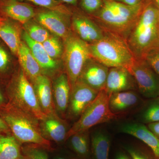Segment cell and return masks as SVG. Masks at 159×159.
<instances>
[{"label": "cell", "mask_w": 159, "mask_h": 159, "mask_svg": "<svg viewBox=\"0 0 159 159\" xmlns=\"http://www.w3.org/2000/svg\"><path fill=\"white\" fill-rule=\"evenodd\" d=\"M143 5L129 6L115 0H103L101 9L94 17L104 31L125 40L133 30L143 10Z\"/></svg>", "instance_id": "6da1fadb"}, {"label": "cell", "mask_w": 159, "mask_h": 159, "mask_svg": "<svg viewBox=\"0 0 159 159\" xmlns=\"http://www.w3.org/2000/svg\"><path fill=\"white\" fill-rule=\"evenodd\" d=\"M137 60L159 48V10L149 4L144 7L135 25L126 40Z\"/></svg>", "instance_id": "7a4b0ae2"}, {"label": "cell", "mask_w": 159, "mask_h": 159, "mask_svg": "<svg viewBox=\"0 0 159 159\" xmlns=\"http://www.w3.org/2000/svg\"><path fill=\"white\" fill-rule=\"evenodd\" d=\"M104 31L101 39L89 45L91 57L109 68L128 69L136 58L126 40L108 31Z\"/></svg>", "instance_id": "3957f363"}, {"label": "cell", "mask_w": 159, "mask_h": 159, "mask_svg": "<svg viewBox=\"0 0 159 159\" xmlns=\"http://www.w3.org/2000/svg\"><path fill=\"white\" fill-rule=\"evenodd\" d=\"M10 110L3 114L2 119L16 140L52 150L50 141L43 137L39 120L15 107Z\"/></svg>", "instance_id": "277c9868"}, {"label": "cell", "mask_w": 159, "mask_h": 159, "mask_svg": "<svg viewBox=\"0 0 159 159\" xmlns=\"http://www.w3.org/2000/svg\"><path fill=\"white\" fill-rule=\"evenodd\" d=\"M109 98V96L105 90L99 92L96 99L69 129L66 140L75 134L89 131L95 125L116 119L117 115L113 113L110 109Z\"/></svg>", "instance_id": "5b68a950"}, {"label": "cell", "mask_w": 159, "mask_h": 159, "mask_svg": "<svg viewBox=\"0 0 159 159\" xmlns=\"http://www.w3.org/2000/svg\"><path fill=\"white\" fill-rule=\"evenodd\" d=\"M63 55L66 74L72 89L77 82L84 65L92 57L89 44L72 31L64 39Z\"/></svg>", "instance_id": "8992f818"}, {"label": "cell", "mask_w": 159, "mask_h": 159, "mask_svg": "<svg viewBox=\"0 0 159 159\" xmlns=\"http://www.w3.org/2000/svg\"><path fill=\"white\" fill-rule=\"evenodd\" d=\"M10 93L15 107L31 115L39 121L47 116L40 106L34 87L22 70L12 80Z\"/></svg>", "instance_id": "52a82bcc"}, {"label": "cell", "mask_w": 159, "mask_h": 159, "mask_svg": "<svg viewBox=\"0 0 159 159\" xmlns=\"http://www.w3.org/2000/svg\"><path fill=\"white\" fill-rule=\"evenodd\" d=\"M133 76L137 88L144 97L155 98L159 96V76L145 59L137 60L128 69Z\"/></svg>", "instance_id": "ba28073f"}, {"label": "cell", "mask_w": 159, "mask_h": 159, "mask_svg": "<svg viewBox=\"0 0 159 159\" xmlns=\"http://www.w3.org/2000/svg\"><path fill=\"white\" fill-rule=\"evenodd\" d=\"M71 13L48 9L38 13L39 23L54 35L64 39L72 32Z\"/></svg>", "instance_id": "9c48e42d"}, {"label": "cell", "mask_w": 159, "mask_h": 159, "mask_svg": "<svg viewBox=\"0 0 159 159\" xmlns=\"http://www.w3.org/2000/svg\"><path fill=\"white\" fill-rule=\"evenodd\" d=\"M99 92L80 81H77L71 89L68 113L70 118H79L96 99Z\"/></svg>", "instance_id": "30bf717a"}, {"label": "cell", "mask_w": 159, "mask_h": 159, "mask_svg": "<svg viewBox=\"0 0 159 159\" xmlns=\"http://www.w3.org/2000/svg\"><path fill=\"white\" fill-rule=\"evenodd\" d=\"M108 67L91 57L84 65L77 81H80L100 92L104 89Z\"/></svg>", "instance_id": "8fae6325"}, {"label": "cell", "mask_w": 159, "mask_h": 159, "mask_svg": "<svg viewBox=\"0 0 159 159\" xmlns=\"http://www.w3.org/2000/svg\"><path fill=\"white\" fill-rule=\"evenodd\" d=\"M71 28L74 33L89 45L97 42L104 35V30L97 23L83 15H74Z\"/></svg>", "instance_id": "7c38bea8"}, {"label": "cell", "mask_w": 159, "mask_h": 159, "mask_svg": "<svg viewBox=\"0 0 159 159\" xmlns=\"http://www.w3.org/2000/svg\"><path fill=\"white\" fill-rule=\"evenodd\" d=\"M138 89L136 83L128 69L113 67L109 69L104 90L109 96L114 93Z\"/></svg>", "instance_id": "4fadbf2b"}, {"label": "cell", "mask_w": 159, "mask_h": 159, "mask_svg": "<svg viewBox=\"0 0 159 159\" xmlns=\"http://www.w3.org/2000/svg\"><path fill=\"white\" fill-rule=\"evenodd\" d=\"M0 15L25 25L35 15L30 5L17 0H0Z\"/></svg>", "instance_id": "5bb4252c"}, {"label": "cell", "mask_w": 159, "mask_h": 159, "mask_svg": "<svg viewBox=\"0 0 159 159\" xmlns=\"http://www.w3.org/2000/svg\"><path fill=\"white\" fill-rule=\"evenodd\" d=\"M43 137L48 140L61 142L66 140L68 130L66 122L57 115V112L47 115L40 121Z\"/></svg>", "instance_id": "9a60e30c"}, {"label": "cell", "mask_w": 159, "mask_h": 159, "mask_svg": "<svg viewBox=\"0 0 159 159\" xmlns=\"http://www.w3.org/2000/svg\"><path fill=\"white\" fill-rule=\"evenodd\" d=\"M120 131L135 137L148 145L155 157L159 159V139L142 123L129 122L121 125Z\"/></svg>", "instance_id": "2e32d148"}, {"label": "cell", "mask_w": 159, "mask_h": 159, "mask_svg": "<svg viewBox=\"0 0 159 159\" xmlns=\"http://www.w3.org/2000/svg\"><path fill=\"white\" fill-rule=\"evenodd\" d=\"M34 89L41 108L46 115L57 112L53 90L50 80L45 75L40 74L34 81Z\"/></svg>", "instance_id": "e0dca14e"}, {"label": "cell", "mask_w": 159, "mask_h": 159, "mask_svg": "<svg viewBox=\"0 0 159 159\" xmlns=\"http://www.w3.org/2000/svg\"><path fill=\"white\" fill-rule=\"evenodd\" d=\"M71 86L66 74H60L54 81L53 96L56 110L63 116L68 107Z\"/></svg>", "instance_id": "ac0fdd59"}, {"label": "cell", "mask_w": 159, "mask_h": 159, "mask_svg": "<svg viewBox=\"0 0 159 159\" xmlns=\"http://www.w3.org/2000/svg\"><path fill=\"white\" fill-rule=\"evenodd\" d=\"M0 24V39L9 48L12 54L17 56L20 44V33L19 27L14 20L3 17Z\"/></svg>", "instance_id": "d6986e66"}, {"label": "cell", "mask_w": 159, "mask_h": 159, "mask_svg": "<svg viewBox=\"0 0 159 159\" xmlns=\"http://www.w3.org/2000/svg\"><path fill=\"white\" fill-rule=\"evenodd\" d=\"M140 98L134 91H126L111 94L109 106L111 111L116 114L133 108L138 105Z\"/></svg>", "instance_id": "ffe728a7"}, {"label": "cell", "mask_w": 159, "mask_h": 159, "mask_svg": "<svg viewBox=\"0 0 159 159\" xmlns=\"http://www.w3.org/2000/svg\"><path fill=\"white\" fill-rule=\"evenodd\" d=\"M22 37L41 68L52 70L57 68V62L50 57L42 43L34 41L31 39L25 31H23Z\"/></svg>", "instance_id": "44dd1931"}, {"label": "cell", "mask_w": 159, "mask_h": 159, "mask_svg": "<svg viewBox=\"0 0 159 159\" xmlns=\"http://www.w3.org/2000/svg\"><path fill=\"white\" fill-rule=\"evenodd\" d=\"M17 57L23 71L27 77H29L33 82L41 74V67L24 41H21Z\"/></svg>", "instance_id": "7402d4cb"}, {"label": "cell", "mask_w": 159, "mask_h": 159, "mask_svg": "<svg viewBox=\"0 0 159 159\" xmlns=\"http://www.w3.org/2000/svg\"><path fill=\"white\" fill-rule=\"evenodd\" d=\"M91 148L95 159H109L111 140L105 132H95L91 138Z\"/></svg>", "instance_id": "603a6c76"}, {"label": "cell", "mask_w": 159, "mask_h": 159, "mask_svg": "<svg viewBox=\"0 0 159 159\" xmlns=\"http://www.w3.org/2000/svg\"><path fill=\"white\" fill-rule=\"evenodd\" d=\"M21 159V147L16 139L0 134V159Z\"/></svg>", "instance_id": "cb8c5ba5"}, {"label": "cell", "mask_w": 159, "mask_h": 159, "mask_svg": "<svg viewBox=\"0 0 159 159\" xmlns=\"http://www.w3.org/2000/svg\"><path fill=\"white\" fill-rule=\"evenodd\" d=\"M71 147L77 156L82 159H89L90 154L88 131L71 136Z\"/></svg>", "instance_id": "d4e9b609"}, {"label": "cell", "mask_w": 159, "mask_h": 159, "mask_svg": "<svg viewBox=\"0 0 159 159\" xmlns=\"http://www.w3.org/2000/svg\"><path fill=\"white\" fill-rule=\"evenodd\" d=\"M24 25L25 31L34 41L43 43L51 36L48 31L40 24L29 21Z\"/></svg>", "instance_id": "484cf974"}, {"label": "cell", "mask_w": 159, "mask_h": 159, "mask_svg": "<svg viewBox=\"0 0 159 159\" xmlns=\"http://www.w3.org/2000/svg\"><path fill=\"white\" fill-rule=\"evenodd\" d=\"M48 149L33 144L24 145L21 148V159H49Z\"/></svg>", "instance_id": "4316f807"}, {"label": "cell", "mask_w": 159, "mask_h": 159, "mask_svg": "<svg viewBox=\"0 0 159 159\" xmlns=\"http://www.w3.org/2000/svg\"><path fill=\"white\" fill-rule=\"evenodd\" d=\"M42 44L46 51L52 59L58 58L63 54V47L58 37L56 35H51Z\"/></svg>", "instance_id": "83f0119b"}, {"label": "cell", "mask_w": 159, "mask_h": 159, "mask_svg": "<svg viewBox=\"0 0 159 159\" xmlns=\"http://www.w3.org/2000/svg\"><path fill=\"white\" fill-rule=\"evenodd\" d=\"M142 121L145 123L159 122V99L148 105L142 115Z\"/></svg>", "instance_id": "f1b7e54d"}, {"label": "cell", "mask_w": 159, "mask_h": 159, "mask_svg": "<svg viewBox=\"0 0 159 159\" xmlns=\"http://www.w3.org/2000/svg\"><path fill=\"white\" fill-rule=\"evenodd\" d=\"M2 41L0 39V74H5L11 67L12 58L8 50L9 48L6 47V44H3Z\"/></svg>", "instance_id": "f546056e"}, {"label": "cell", "mask_w": 159, "mask_h": 159, "mask_svg": "<svg viewBox=\"0 0 159 159\" xmlns=\"http://www.w3.org/2000/svg\"><path fill=\"white\" fill-rule=\"evenodd\" d=\"M20 2L28 1L37 6L44 7L50 10H56L62 12H70L57 0H17Z\"/></svg>", "instance_id": "4dcf8cb0"}, {"label": "cell", "mask_w": 159, "mask_h": 159, "mask_svg": "<svg viewBox=\"0 0 159 159\" xmlns=\"http://www.w3.org/2000/svg\"><path fill=\"white\" fill-rule=\"evenodd\" d=\"M103 0H81V7L89 13H96L101 9Z\"/></svg>", "instance_id": "1f68e13d"}, {"label": "cell", "mask_w": 159, "mask_h": 159, "mask_svg": "<svg viewBox=\"0 0 159 159\" xmlns=\"http://www.w3.org/2000/svg\"><path fill=\"white\" fill-rule=\"evenodd\" d=\"M145 60L159 76V48L149 52Z\"/></svg>", "instance_id": "d6a6232c"}, {"label": "cell", "mask_w": 159, "mask_h": 159, "mask_svg": "<svg viewBox=\"0 0 159 159\" xmlns=\"http://www.w3.org/2000/svg\"><path fill=\"white\" fill-rule=\"evenodd\" d=\"M127 151L132 159H149L144 153L137 149L130 148H128Z\"/></svg>", "instance_id": "836d02e7"}, {"label": "cell", "mask_w": 159, "mask_h": 159, "mask_svg": "<svg viewBox=\"0 0 159 159\" xmlns=\"http://www.w3.org/2000/svg\"><path fill=\"white\" fill-rule=\"evenodd\" d=\"M119 2L129 6H136L142 5V0H115Z\"/></svg>", "instance_id": "e575fe53"}, {"label": "cell", "mask_w": 159, "mask_h": 159, "mask_svg": "<svg viewBox=\"0 0 159 159\" xmlns=\"http://www.w3.org/2000/svg\"><path fill=\"white\" fill-rule=\"evenodd\" d=\"M148 127L159 139V122L149 123Z\"/></svg>", "instance_id": "d590c367"}, {"label": "cell", "mask_w": 159, "mask_h": 159, "mask_svg": "<svg viewBox=\"0 0 159 159\" xmlns=\"http://www.w3.org/2000/svg\"><path fill=\"white\" fill-rule=\"evenodd\" d=\"M9 129V127L6 122L0 117V131H7Z\"/></svg>", "instance_id": "8d00e7d4"}, {"label": "cell", "mask_w": 159, "mask_h": 159, "mask_svg": "<svg viewBox=\"0 0 159 159\" xmlns=\"http://www.w3.org/2000/svg\"><path fill=\"white\" fill-rule=\"evenodd\" d=\"M116 159H132L130 157H129L125 154L119 153L117 155Z\"/></svg>", "instance_id": "74e56055"}, {"label": "cell", "mask_w": 159, "mask_h": 159, "mask_svg": "<svg viewBox=\"0 0 159 159\" xmlns=\"http://www.w3.org/2000/svg\"><path fill=\"white\" fill-rule=\"evenodd\" d=\"M63 2L70 4V5H75L77 4L78 0H60Z\"/></svg>", "instance_id": "f35d334b"}, {"label": "cell", "mask_w": 159, "mask_h": 159, "mask_svg": "<svg viewBox=\"0 0 159 159\" xmlns=\"http://www.w3.org/2000/svg\"><path fill=\"white\" fill-rule=\"evenodd\" d=\"M155 2L156 5V7L159 9V0H154Z\"/></svg>", "instance_id": "ab89813d"}, {"label": "cell", "mask_w": 159, "mask_h": 159, "mask_svg": "<svg viewBox=\"0 0 159 159\" xmlns=\"http://www.w3.org/2000/svg\"><path fill=\"white\" fill-rule=\"evenodd\" d=\"M3 101V97L2 95V92L0 90V104L2 103Z\"/></svg>", "instance_id": "60d3db41"}, {"label": "cell", "mask_w": 159, "mask_h": 159, "mask_svg": "<svg viewBox=\"0 0 159 159\" xmlns=\"http://www.w3.org/2000/svg\"><path fill=\"white\" fill-rule=\"evenodd\" d=\"M54 159H67V158H66L64 157H60V156H57V157H55V158Z\"/></svg>", "instance_id": "b9f144b4"}, {"label": "cell", "mask_w": 159, "mask_h": 159, "mask_svg": "<svg viewBox=\"0 0 159 159\" xmlns=\"http://www.w3.org/2000/svg\"><path fill=\"white\" fill-rule=\"evenodd\" d=\"M3 18L1 16V15H0V24L2 22Z\"/></svg>", "instance_id": "7bdbcfd3"}]
</instances>
